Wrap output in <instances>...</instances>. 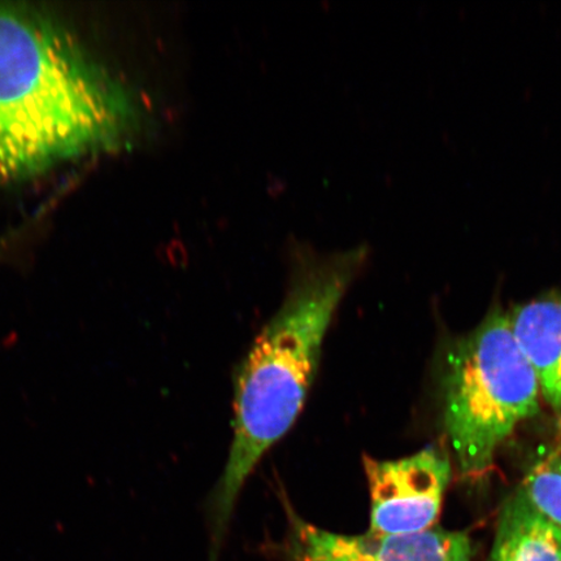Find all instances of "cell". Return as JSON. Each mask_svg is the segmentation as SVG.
Here are the masks:
<instances>
[{
  "instance_id": "obj_1",
  "label": "cell",
  "mask_w": 561,
  "mask_h": 561,
  "mask_svg": "<svg viewBox=\"0 0 561 561\" xmlns=\"http://www.w3.org/2000/svg\"><path fill=\"white\" fill-rule=\"evenodd\" d=\"M136 121L129 95L66 32L0 5V181L118 146Z\"/></svg>"
},
{
  "instance_id": "obj_2",
  "label": "cell",
  "mask_w": 561,
  "mask_h": 561,
  "mask_svg": "<svg viewBox=\"0 0 561 561\" xmlns=\"http://www.w3.org/2000/svg\"><path fill=\"white\" fill-rule=\"evenodd\" d=\"M367 257L364 244L324 254L307 244L291 249L289 289L283 305L236 375L233 440L208 507L213 560L245 481L304 410L328 329Z\"/></svg>"
},
{
  "instance_id": "obj_3",
  "label": "cell",
  "mask_w": 561,
  "mask_h": 561,
  "mask_svg": "<svg viewBox=\"0 0 561 561\" xmlns=\"http://www.w3.org/2000/svg\"><path fill=\"white\" fill-rule=\"evenodd\" d=\"M541 398L508 313L491 312L456 343L447 360L445 426L461 476H486L497 448L537 415Z\"/></svg>"
},
{
  "instance_id": "obj_4",
  "label": "cell",
  "mask_w": 561,
  "mask_h": 561,
  "mask_svg": "<svg viewBox=\"0 0 561 561\" xmlns=\"http://www.w3.org/2000/svg\"><path fill=\"white\" fill-rule=\"evenodd\" d=\"M370 514L369 530L377 535H415L434 528L451 479V465L436 447L398 460L364 456Z\"/></svg>"
},
{
  "instance_id": "obj_5",
  "label": "cell",
  "mask_w": 561,
  "mask_h": 561,
  "mask_svg": "<svg viewBox=\"0 0 561 561\" xmlns=\"http://www.w3.org/2000/svg\"><path fill=\"white\" fill-rule=\"evenodd\" d=\"M287 531L277 552L284 561H471L465 533L432 528L415 535L368 531L347 536L319 528L286 503Z\"/></svg>"
},
{
  "instance_id": "obj_6",
  "label": "cell",
  "mask_w": 561,
  "mask_h": 561,
  "mask_svg": "<svg viewBox=\"0 0 561 561\" xmlns=\"http://www.w3.org/2000/svg\"><path fill=\"white\" fill-rule=\"evenodd\" d=\"M508 313L512 332L536 371L541 396L561 430V297H545Z\"/></svg>"
},
{
  "instance_id": "obj_7",
  "label": "cell",
  "mask_w": 561,
  "mask_h": 561,
  "mask_svg": "<svg viewBox=\"0 0 561 561\" xmlns=\"http://www.w3.org/2000/svg\"><path fill=\"white\" fill-rule=\"evenodd\" d=\"M488 561H561V529L523 489L503 507Z\"/></svg>"
},
{
  "instance_id": "obj_8",
  "label": "cell",
  "mask_w": 561,
  "mask_h": 561,
  "mask_svg": "<svg viewBox=\"0 0 561 561\" xmlns=\"http://www.w3.org/2000/svg\"><path fill=\"white\" fill-rule=\"evenodd\" d=\"M523 491L533 506L561 529V442L531 466Z\"/></svg>"
}]
</instances>
